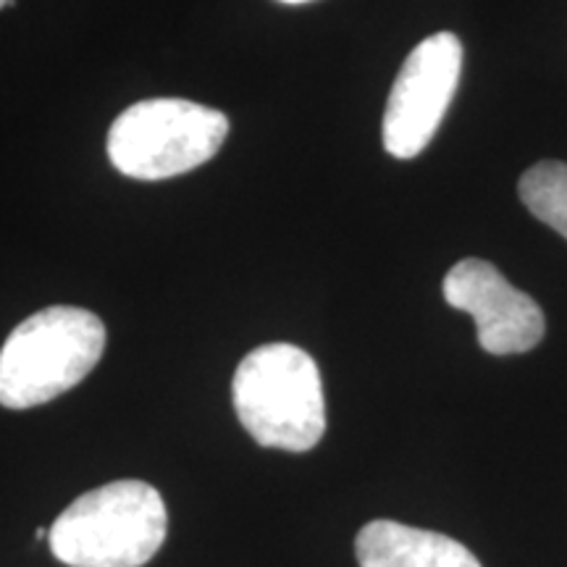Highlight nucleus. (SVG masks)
I'll use <instances>...</instances> for the list:
<instances>
[{"label":"nucleus","mask_w":567,"mask_h":567,"mask_svg":"<svg viewBox=\"0 0 567 567\" xmlns=\"http://www.w3.org/2000/svg\"><path fill=\"white\" fill-rule=\"evenodd\" d=\"M166 523L158 488L126 478L76 496L48 538L69 567H142L166 542Z\"/></svg>","instance_id":"nucleus-1"},{"label":"nucleus","mask_w":567,"mask_h":567,"mask_svg":"<svg viewBox=\"0 0 567 567\" xmlns=\"http://www.w3.org/2000/svg\"><path fill=\"white\" fill-rule=\"evenodd\" d=\"M239 423L260 446L310 452L326 434L323 381L316 360L295 344L245 354L231 381Z\"/></svg>","instance_id":"nucleus-2"},{"label":"nucleus","mask_w":567,"mask_h":567,"mask_svg":"<svg viewBox=\"0 0 567 567\" xmlns=\"http://www.w3.org/2000/svg\"><path fill=\"white\" fill-rule=\"evenodd\" d=\"M105 326L84 308L53 305L21 321L0 350V405L30 410L66 394L101 363Z\"/></svg>","instance_id":"nucleus-3"},{"label":"nucleus","mask_w":567,"mask_h":567,"mask_svg":"<svg viewBox=\"0 0 567 567\" xmlns=\"http://www.w3.org/2000/svg\"><path fill=\"white\" fill-rule=\"evenodd\" d=\"M229 118L182 97H153L118 113L109 132V158L130 179L161 182L187 174L221 151Z\"/></svg>","instance_id":"nucleus-4"},{"label":"nucleus","mask_w":567,"mask_h":567,"mask_svg":"<svg viewBox=\"0 0 567 567\" xmlns=\"http://www.w3.org/2000/svg\"><path fill=\"white\" fill-rule=\"evenodd\" d=\"M463 71V42L436 32L417 42L389 92L381 137L389 155L410 161L425 151L455 97Z\"/></svg>","instance_id":"nucleus-5"},{"label":"nucleus","mask_w":567,"mask_h":567,"mask_svg":"<svg viewBox=\"0 0 567 567\" xmlns=\"http://www.w3.org/2000/svg\"><path fill=\"white\" fill-rule=\"evenodd\" d=\"M444 300L476 321L481 350L488 354H520L544 339L547 321L536 300L515 289L496 266L465 258L444 276Z\"/></svg>","instance_id":"nucleus-6"},{"label":"nucleus","mask_w":567,"mask_h":567,"mask_svg":"<svg viewBox=\"0 0 567 567\" xmlns=\"http://www.w3.org/2000/svg\"><path fill=\"white\" fill-rule=\"evenodd\" d=\"M354 557L360 567H481L455 538L394 520H371L360 528Z\"/></svg>","instance_id":"nucleus-7"},{"label":"nucleus","mask_w":567,"mask_h":567,"mask_svg":"<svg viewBox=\"0 0 567 567\" xmlns=\"http://www.w3.org/2000/svg\"><path fill=\"white\" fill-rule=\"evenodd\" d=\"M517 193L538 221L551 226L567 239V163H536L520 176Z\"/></svg>","instance_id":"nucleus-8"},{"label":"nucleus","mask_w":567,"mask_h":567,"mask_svg":"<svg viewBox=\"0 0 567 567\" xmlns=\"http://www.w3.org/2000/svg\"><path fill=\"white\" fill-rule=\"evenodd\" d=\"M279 3H289V6H300V3H310V0H279Z\"/></svg>","instance_id":"nucleus-9"},{"label":"nucleus","mask_w":567,"mask_h":567,"mask_svg":"<svg viewBox=\"0 0 567 567\" xmlns=\"http://www.w3.org/2000/svg\"><path fill=\"white\" fill-rule=\"evenodd\" d=\"M11 3V0H0V9H3V6H9Z\"/></svg>","instance_id":"nucleus-10"}]
</instances>
